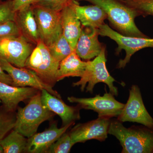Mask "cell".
<instances>
[{"instance_id":"cell-1","label":"cell","mask_w":153,"mask_h":153,"mask_svg":"<svg viewBox=\"0 0 153 153\" xmlns=\"http://www.w3.org/2000/svg\"><path fill=\"white\" fill-rule=\"evenodd\" d=\"M86 1L97 5L104 10L107 19L117 32L124 36L146 38L135 24L136 17L140 16L138 11L119 0H77Z\"/></svg>"},{"instance_id":"cell-2","label":"cell","mask_w":153,"mask_h":153,"mask_svg":"<svg viewBox=\"0 0 153 153\" xmlns=\"http://www.w3.org/2000/svg\"><path fill=\"white\" fill-rule=\"evenodd\" d=\"M108 134L119 140L122 153H153V128L145 126L127 128L118 120H111Z\"/></svg>"},{"instance_id":"cell-3","label":"cell","mask_w":153,"mask_h":153,"mask_svg":"<svg viewBox=\"0 0 153 153\" xmlns=\"http://www.w3.org/2000/svg\"><path fill=\"white\" fill-rule=\"evenodd\" d=\"M55 115L43 105L40 91L25 107L18 108L13 129L29 138L37 133L41 123L52 119Z\"/></svg>"},{"instance_id":"cell-4","label":"cell","mask_w":153,"mask_h":153,"mask_svg":"<svg viewBox=\"0 0 153 153\" xmlns=\"http://www.w3.org/2000/svg\"><path fill=\"white\" fill-rule=\"evenodd\" d=\"M105 46L100 53L92 60L87 61L83 74L79 81L74 82L73 86H79L82 91L86 88L87 92L92 93L94 88L99 82L106 84L113 95H118L117 88L114 85L115 80L108 71L106 66Z\"/></svg>"},{"instance_id":"cell-5","label":"cell","mask_w":153,"mask_h":153,"mask_svg":"<svg viewBox=\"0 0 153 153\" xmlns=\"http://www.w3.org/2000/svg\"><path fill=\"white\" fill-rule=\"evenodd\" d=\"M59 64L51 55L47 45L40 40L27 59L25 67L34 71L42 81L53 88L57 82Z\"/></svg>"},{"instance_id":"cell-6","label":"cell","mask_w":153,"mask_h":153,"mask_svg":"<svg viewBox=\"0 0 153 153\" xmlns=\"http://www.w3.org/2000/svg\"><path fill=\"white\" fill-rule=\"evenodd\" d=\"M99 30L100 36L108 37L116 42L118 45L116 49L117 53H119L122 50L125 51V57L123 60H120L117 68H124L129 62L131 56L139 50L147 47H153V38L124 36L105 24Z\"/></svg>"},{"instance_id":"cell-7","label":"cell","mask_w":153,"mask_h":153,"mask_svg":"<svg viewBox=\"0 0 153 153\" xmlns=\"http://www.w3.org/2000/svg\"><path fill=\"white\" fill-rule=\"evenodd\" d=\"M35 47L21 35L3 38L0 39V59L16 67L24 68Z\"/></svg>"},{"instance_id":"cell-8","label":"cell","mask_w":153,"mask_h":153,"mask_svg":"<svg viewBox=\"0 0 153 153\" xmlns=\"http://www.w3.org/2000/svg\"><path fill=\"white\" fill-rule=\"evenodd\" d=\"M67 100L71 103H76L81 109L94 111L98 113V117H117L125 106V104L117 101L111 93L104 94L102 96L97 95L91 98L68 97Z\"/></svg>"},{"instance_id":"cell-9","label":"cell","mask_w":153,"mask_h":153,"mask_svg":"<svg viewBox=\"0 0 153 153\" xmlns=\"http://www.w3.org/2000/svg\"><path fill=\"white\" fill-rule=\"evenodd\" d=\"M33 6L40 39L48 47L63 34L60 12Z\"/></svg>"},{"instance_id":"cell-10","label":"cell","mask_w":153,"mask_h":153,"mask_svg":"<svg viewBox=\"0 0 153 153\" xmlns=\"http://www.w3.org/2000/svg\"><path fill=\"white\" fill-rule=\"evenodd\" d=\"M117 117V120L121 122L137 123L153 128V118L145 107L137 85L132 86L129 91L128 100Z\"/></svg>"},{"instance_id":"cell-11","label":"cell","mask_w":153,"mask_h":153,"mask_svg":"<svg viewBox=\"0 0 153 153\" xmlns=\"http://www.w3.org/2000/svg\"><path fill=\"white\" fill-rule=\"evenodd\" d=\"M0 63L4 71L8 73L12 78L13 86L33 87L40 91L45 89L52 95L61 98V96L57 91L42 81L32 70L25 67H16L2 59H0Z\"/></svg>"},{"instance_id":"cell-12","label":"cell","mask_w":153,"mask_h":153,"mask_svg":"<svg viewBox=\"0 0 153 153\" xmlns=\"http://www.w3.org/2000/svg\"><path fill=\"white\" fill-rule=\"evenodd\" d=\"M111 120L109 118L98 117L85 123L76 125L69 133L73 145L90 140L100 142L106 139Z\"/></svg>"},{"instance_id":"cell-13","label":"cell","mask_w":153,"mask_h":153,"mask_svg":"<svg viewBox=\"0 0 153 153\" xmlns=\"http://www.w3.org/2000/svg\"><path fill=\"white\" fill-rule=\"evenodd\" d=\"M74 123L69 124L60 128H58L56 123L51 124L46 130L36 133L28 138L25 153H47L51 146Z\"/></svg>"},{"instance_id":"cell-14","label":"cell","mask_w":153,"mask_h":153,"mask_svg":"<svg viewBox=\"0 0 153 153\" xmlns=\"http://www.w3.org/2000/svg\"><path fill=\"white\" fill-rule=\"evenodd\" d=\"M41 101L47 109L58 115L62 121V126L74 123L80 119L78 105L71 106L67 105L61 98L52 95L45 89L41 91Z\"/></svg>"},{"instance_id":"cell-15","label":"cell","mask_w":153,"mask_h":153,"mask_svg":"<svg viewBox=\"0 0 153 153\" xmlns=\"http://www.w3.org/2000/svg\"><path fill=\"white\" fill-rule=\"evenodd\" d=\"M99 29L82 26L81 34L74 51L81 59L89 60L97 56L102 48L98 40Z\"/></svg>"},{"instance_id":"cell-16","label":"cell","mask_w":153,"mask_h":153,"mask_svg":"<svg viewBox=\"0 0 153 153\" xmlns=\"http://www.w3.org/2000/svg\"><path fill=\"white\" fill-rule=\"evenodd\" d=\"M40 90L31 87H16L0 82V100L4 108L14 112L21 102L30 99Z\"/></svg>"},{"instance_id":"cell-17","label":"cell","mask_w":153,"mask_h":153,"mask_svg":"<svg viewBox=\"0 0 153 153\" xmlns=\"http://www.w3.org/2000/svg\"><path fill=\"white\" fill-rule=\"evenodd\" d=\"M74 1L60 11V14L63 35L74 50L81 34L82 25L76 16Z\"/></svg>"},{"instance_id":"cell-18","label":"cell","mask_w":153,"mask_h":153,"mask_svg":"<svg viewBox=\"0 0 153 153\" xmlns=\"http://www.w3.org/2000/svg\"><path fill=\"white\" fill-rule=\"evenodd\" d=\"M15 22L21 35L36 46L41 39L33 5L27 6L17 11Z\"/></svg>"},{"instance_id":"cell-19","label":"cell","mask_w":153,"mask_h":153,"mask_svg":"<svg viewBox=\"0 0 153 153\" xmlns=\"http://www.w3.org/2000/svg\"><path fill=\"white\" fill-rule=\"evenodd\" d=\"M74 7L76 16L82 26L99 29L107 19L104 10L97 5L81 6L78 1L74 0Z\"/></svg>"},{"instance_id":"cell-20","label":"cell","mask_w":153,"mask_h":153,"mask_svg":"<svg viewBox=\"0 0 153 153\" xmlns=\"http://www.w3.org/2000/svg\"><path fill=\"white\" fill-rule=\"evenodd\" d=\"M86 64L87 61L81 60L75 51H73L60 61L56 74L57 82L70 76L81 77Z\"/></svg>"},{"instance_id":"cell-21","label":"cell","mask_w":153,"mask_h":153,"mask_svg":"<svg viewBox=\"0 0 153 153\" xmlns=\"http://www.w3.org/2000/svg\"><path fill=\"white\" fill-rule=\"evenodd\" d=\"M28 138L15 130H12L0 143L4 153H25Z\"/></svg>"},{"instance_id":"cell-22","label":"cell","mask_w":153,"mask_h":153,"mask_svg":"<svg viewBox=\"0 0 153 153\" xmlns=\"http://www.w3.org/2000/svg\"><path fill=\"white\" fill-rule=\"evenodd\" d=\"M47 47L52 57L60 63L74 51L63 34Z\"/></svg>"},{"instance_id":"cell-23","label":"cell","mask_w":153,"mask_h":153,"mask_svg":"<svg viewBox=\"0 0 153 153\" xmlns=\"http://www.w3.org/2000/svg\"><path fill=\"white\" fill-rule=\"evenodd\" d=\"M13 113L5 109L4 111L0 110V140L4 138L14 129L16 115Z\"/></svg>"},{"instance_id":"cell-24","label":"cell","mask_w":153,"mask_h":153,"mask_svg":"<svg viewBox=\"0 0 153 153\" xmlns=\"http://www.w3.org/2000/svg\"><path fill=\"white\" fill-rule=\"evenodd\" d=\"M73 145L69 133L66 132L51 146L47 153H69Z\"/></svg>"},{"instance_id":"cell-25","label":"cell","mask_w":153,"mask_h":153,"mask_svg":"<svg viewBox=\"0 0 153 153\" xmlns=\"http://www.w3.org/2000/svg\"><path fill=\"white\" fill-rule=\"evenodd\" d=\"M141 15L153 16V0H119Z\"/></svg>"},{"instance_id":"cell-26","label":"cell","mask_w":153,"mask_h":153,"mask_svg":"<svg viewBox=\"0 0 153 153\" xmlns=\"http://www.w3.org/2000/svg\"><path fill=\"white\" fill-rule=\"evenodd\" d=\"M73 0H36L32 5L40 6L52 10L60 12L66 6L70 4Z\"/></svg>"},{"instance_id":"cell-27","label":"cell","mask_w":153,"mask_h":153,"mask_svg":"<svg viewBox=\"0 0 153 153\" xmlns=\"http://www.w3.org/2000/svg\"><path fill=\"white\" fill-rule=\"evenodd\" d=\"M16 16L12 0L0 2V25L10 21H15Z\"/></svg>"},{"instance_id":"cell-28","label":"cell","mask_w":153,"mask_h":153,"mask_svg":"<svg viewBox=\"0 0 153 153\" xmlns=\"http://www.w3.org/2000/svg\"><path fill=\"white\" fill-rule=\"evenodd\" d=\"M20 35V31L15 21H10L0 25V39Z\"/></svg>"},{"instance_id":"cell-29","label":"cell","mask_w":153,"mask_h":153,"mask_svg":"<svg viewBox=\"0 0 153 153\" xmlns=\"http://www.w3.org/2000/svg\"><path fill=\"white\" fill-rule=\"evenodd\" d=\"M36 0H12L13 8L15 12L21 10L27 6L34 4Z\"/></svg>"},{"instance_id":"cell-30","label":"cell","mask_w":153,"mask_h":153,"mask_svg":"<svg viewBox=\"0 0 153 153\" xmlns=\"http://www.w3.org/2000/svg\"><path fill=\"white\" fill-rule=\"evenodd\" d=\"M4 71L0 63V82H4L9 85H12L13 80L8 73Z\"/></svg>"},{"instance_id":"cell-31","label":"cell","mask_w":153,"mask_h":153,"mask_svg":"<svg viewBox=\"0 0 153 153\" xmlns=\"http://www.w3.org/2000/svg\"><path fill=\"white\" fill-rule=\"evenodd\" d=\"M0 153H4V149L0 143Z\"/></svg>"},{"instance_id":"cell-32","label":"cell","mask_w":153,"mask_h":153,"mask_svg":"<svg viewBox=\"0 0 153 153\" xmlns=\"http://www.w3.org/2000/svg\"><path fill=\"white\" fill-rule=\"evenodd\" d=\"M2 1V0H0V2H1Z\"/></svg>"}]
</instances>
